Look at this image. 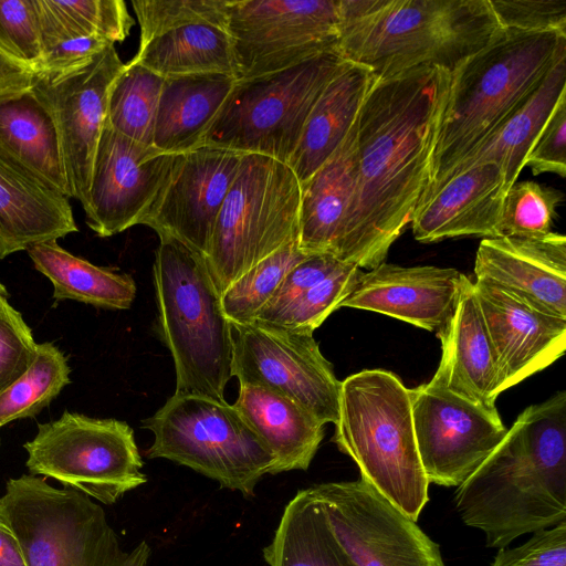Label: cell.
I'll return each mask as SVG.
<instances>
[{
  "label": "cell",
  "mask_w": 566,
  "mask_h": 566,
  "mask_svg": "<svg viewBox=\"0 0 566 566\" xmlns=\"http://www.w3.org/2000/svg\"><path fill=\"white\" fill-rule=\"evenodd\" d=\"M450 77L419 66L375 80L357 117L356 184L337 260L370 271L410 223L430 184Z\"/></svg>",
  "instance_id": "cell-1"
},
{
  "label": "cell",
  "mask_w": 566,
  "mask_h": 566,
  "mask_svg": "<svg viewBox=\"0 0 566 566\" xmlns=\"http://www.w3.org/2000/svg\"><path fill=\"white\" fill-rule=\"evenodd\" d=\"M454 503L491 548L566 522V391L524 409Z\"/></svg>",
  "instance_id": "cell-2"
},
{
  "label": "cell",
  "mask_w": 566,
  "mask_h": 566,
  "mask_svg": "<svg viewBox=\"0 0 566 566\" xmlns=\"http://www.w3.org/2000/svg\"><path fill=\"white\" fill-rule=\"evenodd\" d=\"M337 51L385 78L419 66L452 73L503 30L490 0H338Z\"/></svg>",
  "instance_id": "cell-3"
},
{
  "label": "cell",
  "mask_w": 566,
  "mask_h": 566,
  "mask_svg": "<svg viewBox=\"0 0 566 566\" xmlns=\"http://www.w3.org/2000/svg\"><path fill=\"white\" fill-rule=\"evenodd\" d=\"M564 57L565 32L503 29L451 73L431 179L421 201L441 187Z\"/></svg>",
  "instance_id": "cell-4"
},
{
  "label": "cell",
  "mask_w": 566,
  "mask_h": 566,
  "mask_svg": "<svg viewBox=\"0 0 566 566\" xmlns=\"http://www.w3.org/2000/svg\"><path fill=\"white\" fill-rule=\"evenodd\" d=\"M333 442L358 465L360 479L417 522L428 502L416 442L410 389L384 369L340 381Z\"/></svg>",
  "instance_id": "cell-5"
},
{
  "label": "cell",
  "mask_w": 566,
  "mask_h": 566,
  "mask_svg": "<svg viewBox=\"0 0 566 566\" xmlns=\"http://www.w3.org/2000/svg\"><path fill=\"white\" fill-rule=\"evenodd\" d=\"M154 285L158 331L176 373L175 394L224 400L232 377V325L205 259L178 240L158 235Z\"/></svg>",
  "instance_id": "cell-6"
},
{
  "label": "cell",
  "mask_w": 566,
  "mask_h": 566,
  "mask_svg": "<svg viewBox=\"0 0 566 566\" xmlns=\"http://www.w3.org/2000/svg\"><path fill=\"white\" fill-rule=\"evenodd\" d=\"M0 516L28 566H150L147 542L123 549L104 510L90 496L32 474L7 482Z\"/></svg>",
  "instance_id": "cell-7"
},
{
  "label": "cell",
  "mask_w": 566,
  "mask_h": 566,
  "mask_svg": "<svg viewBox=\"0 0 566 566\" xmlns=\"http://www.w3.org/2000/svg\"><path fill=\"white\" fill-rule=\"evenodd\" d=\"M301 184L287 164L245 154L203 258L221 294L285 244L298 241Z\"/></svg>",
  "instance_id": "cell-8"
},
{
  "label": "cell",
  "mask_w": 566,
  "mask_h": 566,
  "mask_svg": "<svg viewBox=\"0 0 566 566\" xmlns=\"http://www.w3.org/2000/svg\"><path fill=\"white\" fill-rule=\"evenodd\" d=\"M154 434L146 454L188 467L222 488L253 496L274 457L239 410L226 400L174 394L143 420Z\"/></svg>",
  "instance_id": "cell-9"
},
{
  "label": "cell",
  "mask_w": 566,
  "mask_h": 566,
  "mask_svg": "<svg viewBox=\"0 0 566 566\" xmlns=\"http://www.w3.org/2000/svg\"><path fill=\"white\" fill-rule=\"evenodd\" d=\"M345 62L336 49L281 72L237 81L202 146L287 164L313 105Z\"/></svg>",
  "instance_id": "cell-10"
},
{
  "label": "cell",
  "mask_w": 566,
  "mask_h": 566,
  "mask_svg": "<svg viewBox=\"0 0 566 566\" xmlns=\"http://www.w3.org/2000/svg\"><path fill=\"white\" fill-rule=\"evenodd\" d=\"M24 449L32 475L53 478L103 504H114L147 481L134 431L125 421L65 411L39 423Z\"/></svg>",
  "instance_id": "cell-11"
},
{
  "label": "cell",
  "mask_w": 566,
  "mask_h": 566,
  "mask_svg": "<svg viewBox=\"0 0 566 566\" xmlns=\"http://www.w3.org/2000/svg\"><path fill=\"white\" fill-rule=\"evenodd\" d=\"M338 0H228L226 30L237 81L336 50Z\"/></svg>",
  "instance_id": "cell-12"
},
{
  "label": "cell",
  "mask_w": 566,
  "mask_h": 566,
  "mask_svg": "<svg viewBox=\"0 0 566 566\" xmlns=\"http://www.w3.org/2000/svg\"><path fill=\"white\" fill-rule=\"evenodd\" d=\"M232 376L240 386L263 387L335 424L340 381L312 333L260 322L232 325Z\"/></svg>",
  "instance_id": "cell-13"
},
{
  "label": "cell",
  "mask_w": 566,
  "mask_h": 566,
  "mask_svg": "<svg viewBox=\"0 0 566 566\" xmlns=\"http://www.w3.org/2000/svg\"><path fill=\"white\" fill-rule=\"evenodd\" d=\"M310 490L353 566H446L416 521L363 479Z\"/></svg>",
  "instance_id": "cell-14"
},
{
  "label": "cell",
  "mask_w": 566,
  "mask_h": 566,
  "mask_svg": "<svg viewBox=\"0 0 566 566\" xmlns=\"http://www.w3.org/2000/svg\"><path fill=\"white\" fill-rule=\"evenodd\" d=\"M114 44L59 70H36L32 91L50 111L60 140L70 198L84 207L96 147L106 122L109 87L122 71Z\"/></svg>",
  "instance_id": "cell-15"
},
{
  "label": "cell",
  "mask_w": 566,
  "mask_h": 566,
  "mask_svg": "<svg viewBox=\"0 0 566 566\" xmlns=\"http://www.w3.org/2000/svg\"><path fill=\"white\" fill-rule=\"evenodd\" d=\"M419 458L430 483L461 485L507 432L495 407L473 403L431 379L410 389Z\"/></svg>",
  "instance_id": "cell-16"
},
{
  "label": "cell",
  "mask_w": 566,
  "mask_h": 566,
  "mask_svg": "<svg viewBox=\"0 0 566 566\" xmlns=\"http://www.w3.org/2000/svg\"><path fill=\"white\" fill-rule=\"evenodd\" d=\"M182 154L159 150L114 130L107 123L96 147L86 203L87 226L102 238L144 224Z\"/></svg>",
  "instance_id": "cell-17"
},
{
  "label": "cell",
  "mask_w": 566,
  "mask_h": 566,
  "mask_svg": "<svg viewBox=\"0 0 566 566\" xmlns=\"http://www.w3.org/2000/svg\"><path fill=\"white\" fill-rule=\"evenodd\" d=\"M244 154L201 146L182 154L158 203L145 221L205 258L226 196Z\"/></svg>",
  "instance_id": "cell-18"
},
{
  "label": "cell",
  "mask_w": 566,
  "mask_h": 566,
  "mask_svg": "<svg viewBox=\"0 0 566 566\" xmlns=\"http://www.w3.org/2000/svg\"><path fill=\"white\" fill-rule=\"evenodd\" d=\"M474 292L492 344L499 392L545 369L566 349V319L475 280Z\"/></svg>",
  "instance_id": "cell-19"
},
{
  "label": "cell",
  "mask_w": 566,
  "mask_h": 566,
  "mask_svg": "<svg viewBox=\"0 0 566 566\" xmlns=\"http://www.w3.org/2000/svg\"><path fill=\"white\" fill-rule=\"evenodd\" d=\"M467 279L450 268L382 262L360 274L339 307L380 313L438 334L452 317Z\"/></svg>",
  "instance_id": "cell-20"
},
{
  "label": "cell",
  "mask_w": 566,
  "mask_h": 566,
  "mask_svg": "<svg viewBox=\"0 0 566 566\" xmlns=\"http://www.w3.org/2000/svg\"><path fill=\"white\" fill-rule=\"evenodd\" d=\"M475 280L505 290L531 305L566 319V238L499 237L481 241Z\"/></svg>",
  "instance_id": "cell-21"
},
{
  "label": "cell",
  "mask_w": 566,
  "mask_h": 566,
  "mask_svg": "<svg viewBox=\"0 0 566 566\" xmlns=\"http://www.w3.org/2000/svg\"><path fill=\"white\" fill-rule=\"evenodd\" d=\"M507 189L493 163L459 171L419 203L410 221L413 238L422 243L462 235L499 238Z\"/></svg>",
  "instance_id": "cell-22"
},
{
  "label": "cell",
  "mask_w": 566,
  "mask_h": 566,
  "mask_svg": "<svg viewBox=\"0 0 566 566\" xmlns=\"http://www.w3.org/2000/svg\"><path fill=\"white\" fill-rule=\"evenodd\" d=\"M437 336L442 354L431 379L473 403L495 407L500 395L496 359L469 277L452 317Z\"/></svg>",
  "instance_id": "cell-23"
},
{
  "label": "cell",
  "mask_w": 566,
  "mask_h": 566,
  "mask_svg": "<svg viewBox=\"0 0 566 566\" xmlns=\"http://www.w3.org/2000/svg\"><path fill=\"white\" fill-rule=\"evenodd\" d=\"M0 161L70 198L53 117L32 88L0 96Z\"/></svg>",
  "instance_id": "cell-24"
},
{
  "label": "cell",
  "mask_w": 566,
  "mask_h": 566,
  "mask_svg": "<svg viewBox=\"0 0 566 566\" xmlns=\"http://www.w3.org/2000/svg\"><path fill=\"white\" fill-rule=\"evenodd\" d=\"M356 138L357 119L332 156L301 184L298 245L306 254L336 259L355 191Z\"/></svg>",
  "instance_id": "cell-25"
},
{
  "label": "cell",
  "mask_w": 566,
  "mask_h": 566,
  "mask_svg": "<svg viewBox=\"0 0 566 566\" xmlns=\"http://www.w3.org/2000/svg\"><path fill=\"white\" fill-rule=\"evenodd\" d=\"M376 77L346 61L313 105L287 165L305 182L335 151L355 124Z\"/></svg>",
  "instance_id": "cell-26"
},
{
  "label": "cell",
  "mask_w": 566,
  "mask_h": 566,
  "mask_svg": "<svg viewBox=\"0 0 566 566\" xmlns=\"http://www.w3.org/2000/svg\"><path fill=\"white\" fill-rule=\"evenodd\" d=\"M76 231L67 197L0 161V259Z\"/></svg>",
  "instance_id": "cell-27"
},
{
  "label": "cell",
  "mask_w": 566,
  "mask_h": 566,
  "mask_svg": "<svg viewBox=\"0 0 566 566\" xmlns=\"http://www.w3.org/2000/svg\"><path fill=\"white\" fill-rule=\"evenodd\" d=\"M237 78L207 73L166 77L155 120L153 146L186 154L202 146L211 123L233 90Z\"/></svg>",
  "instance_id": "cell-28"
},
{
  "label": "cell",
  "mask_w": 566,
  "mask_h": 566,
  "mask_svg": "<svg viewBox=\"0 0 566 566\" xmlns=\"http://www.w3.org/2000/svg\"><path fill=\"white\" fill-rule=\"evenodd\" d=\"M233 406L272 452L271 474L308 469L325 424L298 403L263 387L240 386Z\"/></svg>",
  "instance_id": "cell-29"
},
{
  "label": "cell",
  "mask_w": 566,
  "mask_h": 566,
  "mask_svg": "<svg viewBox=\"0 0 566 566\" xmlns=\"http://www.w3.org/2000/svg\"><path fill=\"white\" fill-rule=\"evenodd\" d=\"M565 94L566 57L548 71L535 91L457 166L446 181L471 166L493 163L502 170L510 188L525 167L526 157L554 107Z\"/></svg>",
  "instance_id": "cell-30"
},
{
  "label": "cell",
  "mask_w": 566,
  "mask_h": 566,
  "mask_svg": "<svg viewBox=\"0 0 566 566\" xmlns=\"http://www.w3.org/2000/svg\"><path fill=\"white\" fill-rule=\"evenodd\" d=\"M27 252L35 269L53 284L56 301L75 300L97 307L127 310L136 296L132 276L96 266L71 254L56 241L32 245Z\"/></svg>",
  "instance_id": "cell-31"
},
{
  "label": "cell",
  "mask_w": 566,
  "mask_h": 566,
  "mask_svg": "<svg viewBox=\"0 0 566 566\" xmlns=\"http://www.w3.org/2000/svg\"><path fill=\"white\" fill-rule=\"evenodd\" d=\"M132 60L164 78L207 73L235 77L227 30L213 24H190L161 33L139 44Z\"/></svg>",
  "instance_id": "cell-32"
},
{
  "label": "cell",
  "mask_w": 566,
  "mask_h": 566,
  "mask_svg": "<svg viewBox=\"0 0 566 566\" xmlns=\"http://www.w3.org/2000/svg\"><path fill=\"white\" fill-rule=\"evenodd\" d=\"M263 557L269 566H353L310 488L287 503Z\"/></svg>",
  "instance_id": "cell-33"
},
{
  "label": "cell",
  "mask_w": 566,
  "mask_h": 566,
  "mask_svg": "<svg viewBox=\"0 0 566 566\" xmlns=\"http://www.w3.org/2000/svg\"><path fill=\"white\" fill-rule=\"evenodd\" d=\"M164 81L133 60L124 64L108 91V125L129 139L153 145Z\"/></svg>",
  "instance_id": "cell-34"
},
{
  "label": "cell",
  "mask_w": 566,
  "mask_h": 566,
  "mask_svg": "<svg viewBox=\"0 0 566 566\" xmlns=\"http://www.w3.org/2000/svg\"><path fill=\"white\" fill-rule=\"evenodd\" d=\"M64 354L52 343L38 344L30 368L0 394V427L36 416L70 384Z\"/></svg>",
  "instance_id": "cell-35"
},
{
  "label": "cell",
  "mask_w": 566,
  "mask_h": 566,
  "mask_svg": "<svg viewBox=\"0 0 566 566\" xmlns=\"http://www.w3.org/2000/svg\"><path fill=\"white\" fill-rule=\"evenodd\" d=\"M307 255L298 241L290 242L232 282L221 293V306L231 325L253 322L286 273Z\"/></svg>",
  "instance_id": "cell-36"
},
{
  "label": "cell",
  "mask_w": 566,
  "mask_h": 566,
  "mask_svg": "<svg viewBox=\"0 0 566 566\" xmlns=\"http://www.w3.org/2000/svg\"><path fill=\"white\" fill-rule=\"evenodd\" d=\"M363 271L353 263L342 262L327 277L300 294L290 304L253 322L312 333L336 310L353 291Z\"/></svg>",
  "instance_id": "cell-37"
},
{
  "label": "cell",
  "mask_w": 566,
  "mask_h": 566,
  "mask_svg": "<svg viewBox=\"0 0 566 566\" xmlns=\"http://www.w3.org/2000/svg\"><path fill=\"white\" fill-rule=\"evenodd\" d=\"M562 191L532 180L515 181L506 191L500 237L537 238L552 232Z\"/></svg>",
  "instance_id": "cell-38"
},
{
  "label": "cell",
  "mask_w": 566,
  "mask_h": 566,
  "mask_svg": "<svg viewBox=\"0 0 566 566\" xmlns=\"http://www.w3.org/2000/svg\"><path fill=\"white\" fill-rule=\"evenodd\" d=\"M49 13L70 33L123 42L135 23L122 0H41Z\"/></svg>",
  "instance_id": "cell-39"
},
{
  "label": "cell",
  "mask_w": 566,
  "mask_h": 566,
  "mask_svg": "<svg viewBox=\"0 0 566 566\" xmlns=\"http://www.w3.org/2000/svg\"><path fill=\"white\" fill-rule=\"evenodd\" d=\"M228 0H134L140 28L139 44L167 31L190 24L226 28Z\"/></svg>",
  "instance_id": "cell-40"
},
{
  "label": "cell",
  "mask_w": 566,
  "mask_h": 566,
  "mask_svg": "<svg viewBox=\"0 0 566 566\" xmlns=\"http://www.w3.org/2000/svg\"><path fill=\"white\" fill-rule=\"evenodd\" d=\"M0 48L34 71L42 59L35 0H0Z\"/></svg>",
  "instance_id": "cell-41"
},
{
  "label": "cell",
  "mask_w": 566,
  "mask_h": 566,
  "mask_svg": "<svg viewBox=\"0 0 566 566\" xmlns=\"http://www.w3.org/2000/svg\"><path fill=\"white\" fill-rule=\"evenodd\" d=\"M30 327L7 297L0 298V394L18 380L36 356Z\"/></svg>",
  "instance_id": "cell-42"
},
{
  "label": "cell",
  "mask_w": 566,
  "mask_h": 566,
  "mask_svg": "<svg viewBox=\"0 0 566 566\" xmlns=\"http://www.w3.org/2000/svg\"><path fill=\"white\" fill-rule=\"evenodd\" d=\"M503 29L566 33V0H490Z\"/></svg>",
  "instance_id": "cell-43"
},
{
  "label": "cell",
  "mask_w": 566,
  "mask_h": 566,
  "mask_svg": "<svg viewBox=\"0 0 566 566\" xmlns=\"http://www.w3.org/2000/svg\"><path fill=\"white\" fill-rule=\"evenodd\" d=\"M492 566H566V522L533 533L521 546L501 548Z\"/></svg>",
  "instance_id": "cell-44"
},
{
  "label": "cell",
  "mask_w": 566,
  "mask_h": 566,
  "mask_svg": "<svg viewBox=\"0 0 566 566\" xmlns=\"http://www.w3.org/2000/svg\"><path fill=\"white\" fill-rule=\"evenodd\" d=\"M533 175L566 176V94L560 97L525 160Z\"/></svg>",
  "instance_id": "cell-45"
},
{
  "label": "cell",
  "mask_w": 566,
  "mask_h": 566,
  "mask_svg": "<svg viewBox=\"0 0 566 566\" xmlns=\"http://www.w3.org/2000/svg\"><path fill=\"white\" fill-rule=\"evenodd\" d=\"M340 263L342 261L329 254H308L286 273L271 300L254 319L286 306L304 291L327 277Z\"/></svg>",
  "instance_id": "cell-46"
},
{
  "label": "cell",
  "mask_w": 566,
  "mask_h": 566,
  "mask_svg": "<svg viewBox=\"0 0 566 566\" xmlns=\"http://www.w3.org/2000/svg\"><path fill=\"white\" fill-rule=\"evenodd\" d=\"M34 70L0 48V96L31 88Z\"/></svg>",
  "instance_id": "cell-47"
},
{
  "label": "cell",
  "mask_w": 566,
  "mask_h": 566,
  "mask_svg": "<svg viewBox=\"0 0 566 566\" xmlns=\"http://www.w3.org/2000/svg\"><path fill=\"white\" fill-rule=\"evenodd\" d=\"M0 566H28L17 536L1 516Z\"/></svg>",
  "instance_id": "cell-48"
},
{
  "label": "cell",
  "mask_w": 566,
  "mask_h": 566,
  "mask_svg": "<svg viewBox=\"0 0 566 566\" xmlns=\"http://www.w3.org/2000/svg\"><path fill=\"white\" fill-rule=\"evenodd\" d=\"M1 297H8V292L3 284L0 283V298Z\"/></svg>",
  "instance_id": "cell-49"
}]
</instances>
